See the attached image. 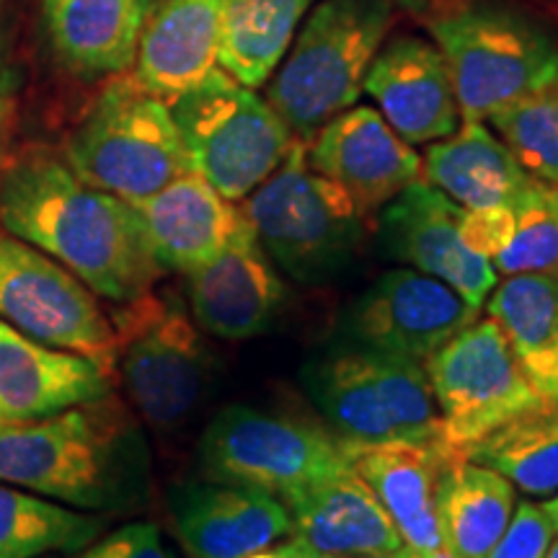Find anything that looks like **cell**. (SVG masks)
I'll return each instance as SVG.
<instances>
[{
	"mask_svg": "<svg viewBox=\"0 0 558 558\" xmlns=\"http://www.w3.org/2000/svg\"><path fill=\"white\" fill-rule=\"evenodd\" d=\"M0 226L117 305L148 295L166 275L135 205L88 186L47 148H26L3 166Z\"/></svg>",
	"mask_w": 558,
	"mask_h": 558,
	"instance_id": "1",
	"label": "cell"
},
{
	"mask_svg": "<svg viewBox=\"0 0 558 558\" xmlns=\"http://www.w3.org/2000/svg\"><path fill=\"white\" fill-rule=\"evenodd\" d=\"M0 481L86 512H117L143 494L148 448L109 393L32 422H0Z\"/></svg>",
	"mask_w": 558,
	"mask_h": 558,
	"instance_id": "2",
	"label": "cell"
},
{
	"mask_svg": "<svg viewBox=\"0 0 558 558\" xmlns=\"http://www.w3.org/2000/svg\"><path fill=\"white\" fill-rule=\"evenodd\" d=\"M241 213L269 259L303 284L337 282L367 239V215L341 186L313 171L308 145L300 140L243 199Z\"/></svg>",
	"mask_w": 558,
	"mask_h": 558,
	"instance_id": "3",
	"label": "cell"
},
{
	"mask_svg": "<svg viewBox=\"0 0 558 558\" xmlns=\"http://www.w3.org/2000/svg\"><path fill=\"white\" fill-rule=\"evenodd\" d=\"M303 383L349 445L458 450L445 435L442 414L418 362L341 341L303 369Z\"/></svg>",
	"mask_w": 558,
	"mask_h": 558,
	"instance_id": "4",
	"label": "cell"
},
{
	"mask_svg": "<svg viewBox=\"0 0 558 558\" xmlns=\"http://www.w3.org/2000/svg\"><path fill=\"white\" fill-rule=\"evenodd\" d=\"M393 0H318L267 88V104L300 143L354 107L383 47Z\"/></svg>",
	"mask_w": 558,
	"mask_h": 558,
	"instance_id": "5",
	"label": "cell"
},
{
	"mask_svg": "<svg viewBox=\"0 0 558 558\" xmlns=\"http://www.w3.org/2000/svg\"><path fill=\"white\" fill-rule=\"evenodd\" d=\"M450 68L460 120L488 122L558 73V45L538 21L505 3L463 0L429 21Z\"/></svg>",
	"mask_w": 558,
	"mask_h": 558,
	"instance_id": "6",
	"label": "cell"
},
{
	"mask_svg": "<svg viewBox=\"0 0 558 558\" xmlns=\"http://www.w3.org/2000/svg\"><path fill=\"white\" fill-rule=\"evenodd\" d=\"M65 163L88 186L128 202L148 199L192 171L171 107L135 73L96 96L68 135Z\"/></svg>",
	"mask_w": 558,
	"mask_h": 558,
	"instance_id": "7",
	"label": "cell"
},
{
	"mask_svg": "<svg viewBox=\"0 0 558 558\" xmlns=\"http://www.w3.org/2000/svg\"><path fill=\"white\" fill-rule=\"evenodd\" d=\"M190 169L230 202L246 199L295 143L277 111L222 68L169 104Z\"/></svg>",
	"mask_w": 558,
	"mask_h": 558,
	"instance_id": "8",
	"label": "cell"
},
{
	"mask_svg": "<svg viewBox=\"0 0 558 558\" xmlns=\"http://www.w3.org/2000/svg\"><path fill=\"white\" fill-rule=\"evenodd\" d=\"M117 333L114 373L132 407L160 432L177 429L202 407L213 362L199 326L177 300L156 292L120 305L111 318Z\"/></svg>",
	"mask_w": 558,
	"mask_h": 558,
	"instance_id": "9",
	"label": "cell"
},
{
	"mask_svg": "<svg viewBox=\"0 0 558 558\" xmlns=\"http://www.w3.org/2000/svg\"><path fill=\"white\" fill-rule=\"evenodd\" d=\"M199 463L209 481L279 494L349 471L344 439L331 432L251 407H226L199 439Z\"/></svg>",
	"mask_w": 558,
	"mask_h": 558,
	"instance_id": "10",
	"label": "cell"
},
{
	"mask_svg": "<svg viewBox=\"0 0 558 558\" xmlns=\"http://www.w3.org/2000/svg\"><path fill=\"white\" fill-rule=\"evenodd\" d=\"M0 318L39 344L114 375L117 333L99 295L50 254L0 226Z\"/></svg>",
	"mask_w": 558,
	"mask_h": 558,
	"instance_id": "11",
	"label": "cell"
},
{
	"mask_svg": "<svg viewBox=\"0 0 558 558\" xmlns=\"http://www.w3.org/2000/svg\"><path fill=\"white\" fill-rule=\"evenodd\" d=\"M452 448L465 452L543 396L497 320L476 318L422 362Z\"/></svg>",
	"mask_w": 558,
	"mask_h": 558,
	"instance_id": "12",
	"label": "cell"
},
{
	"mask_svg": "<svg viewBox=\"0 0 558 558\" xmlns=\"http://www.w3.org/2000/svg\"><path fill=\"white\" fill-rule=\"evenodd\" d=\"M478 318V308L424 271L388 269L341 318V341L418 362Z\"/></svg>",
	"mask_w": 558,
	"mask_h": 558,
	"instance_id": "13",
	"label": "cell"
},
{
	"mask_svg": "<svg viewBox=\"0 0 558 558\" xmlns=\"http://www.w3.org/2000/svg\"><path fill=\"white\" fill-rule=\"evenodd\" d=\"M463 207L427 179H416L380 209L378 241L386 259L439 279L481 311L499 282L494 264L460 239Z\"/></svg>",
	"mask_w": 558,
	"mask_h": 558,
	"instance_id": "14",
	"label": "cell"
},
{
	"mask_svg": "<svg viewBox=\"0 0 558 558\" xmlns=\"http://www.w3.org/2000/svg\"><path fill=\"white\" fill-rule=\"evenodd\" d=\"M305 145L313 171L341 186L365 215L422 179L418 153L373 107H349Z\"/></svg>",
	"mask_w": 558,
	"mask_h": 558,
	"instance_id": "15",
	"label": "cell"
},
{
	"mask_svg": "<svg viewBox=\"0 0 558 558\" xmlns=\"http://www.w3.org/2000/svg\"><path fill=\"white\" fill-rule=\"evenodd\" d=\"M184 279L194 324L226 341H246L267 331L288 295L248 220L215 259L186 271Z\"/></svg>",
	"mask_w": 558,
	"mask_h": 558,
	"instance_id": "16",
	"label": "cell"
},
{
	"mask_svg": "<svg viewBox=\"0 0 558 558\" xmlns=\"http://www.w3.org/2000/svg\"><path fill=\"white\" fill-rule=\"evenodd\" d=\"M362 90L409 145H427L460 128L450 68L437 45L401 34L369 62Z\"/></svg>",
	"mask_w": 558,
	"mask_h": 558,
	"instance_id": "17",
	"label": "cell"
},
{
	"mask_svg": "<svg viewBox=\"0 0 558 558\" xmlns=\"http://www.w3.org/2000/svg\"><path fill=\"white\" fill-rule=\"evenodd\" d=\"M171 512L192 558H246L292 535L288 509L275 494L226 481L173 488Z\"/></svg>",
	"mask_w": 558,
	"mask_h": 558,
	"instance_id": "18",
	"label": "cell"
},
{
	"mask_svg": "<svg viewBox=\"0 0 558 558\" xmlns=\"http://www.w3.org/2000/svg\"><path fill=\"white\" fill-rule=\"evenodd\" d=\"M347 458L373 488L403 546L418 558H450L439 533V488L458 450L418 445H349Z\"/></svg>",
	"mask_w": 558,
	"mask_h": 558,
	"instance_id": "19",
	"label": "cell"
},
{
	"mask_svg": "<svg viewBox=\"0 0 558 558\" xmlns=\"http://www.w3.org/2000/svg\"><path fill=\"white\" fill-rule=\"evenodd\" d=\"M277 499L290 514V538L318 554L357 558L403 546L388 512L354 469L295 486Z\"/></svg>",
	"mask_w": 558,
	"mask_h": 558,
	"instance_id": "20",
	"label": "cell"
},
{
	"mask_svg": "<svg viewBox=\"0 0 558 558\" xmlns=\"http://www.w3.org/2000/svg\"><path fill=\"white\" fill-rule=\"evenodd\" d=\"M111 393V375L0 318V422H32Z\"/></svg>",
	"mask_w": 558,
	"mask_h": 558,
	"instance_id": "21",
	"label": "cell"
},
{
	"mask_svg": "<svg viewBox=\"0 0 558 558\" xmlns=\"http://www.w3.org/2000/svg\"><path fill=\"white\" fill-rule=\"evenodd\" d=\"M132 205L143 220L160 269L179 275L215 259L246 222L241 207L222 197L194 171Z\"/></svg>",
	"mask_w": 558,
	"mask_h": 558,
	"instance_id": "22",
	"label": "cell"
},
{
	"mask_svg": "<svg viewBox=\"0 0 558 558\" xmlns=\"http://www.w3.org/2000/svg\"><path fill=\"white\" fill-rule=\"evenodd\" d=\"M222 0H163L145 19L135 78L166 104L218 68Z\"/></svg>",
	"mask_w": 558,
	"mask_h": 558,
	"instance_id": "23",
	"label": "cell"
},
{
	"mask_svg": "<svg viewBox=\"0 0 558 558\" xmlns=\"http://www.w3.org/2000/svg\"><path fill=\"white\" fill-rule=\"evenodd\" d=\"M52 50L83 78L120 75L135 62L148 0H41Z\"/></svg>",
	"mask_w": 558,
	"mask_h": 558,
	"instance_id": "24",
	"label": "cell"
},
{
	"mask_svg": "<svg viewBox=\"0 0 558 558\" xmlns=\"http://www.w3.org/2000/svg\"><path fill=\"white\" fill-rule=\"evenodd\" d=\"M422 173L463 209L512 205L533 181L497 132L488 130L486 122L471 120L429 145Z\"/></svg>",
	"mask_w": 558,
	"mask_h": 558,
	"instance_id": "25",
	"label": "cell"
},
{
	"mask_svg": "<svg viewBox=\"0 0 558 558\" xmlns=\"http://www.w3.org/2000/svg\"><path fill=\"white\" fill-rule=\"evenodd\" d=\"M518 507L505 476L469 458L452 460L439 488V533L450 558H486Z\"/></svg>",
	"mask_w": 558,
	"mask_h": 558,
	"instance_id": "26",
	"label": "cell"
},
{
	"mask_svg": "<svg viewBox=\"0 0 558 558\" xmlns=\"http://www.w3.org/2000/svg\"><path fill=\"white\" fill-rule=\"evenodd\" d=\"M316 0H222L218 68L259 88L288 54L300 21Z\"/></svg>",
	"mask_w": 558,
	"mask_h": 558,
	"instance_id": "27",
	"label": "cell"
},
{
	"mask_svg": "<svg viewBox=\"0 0 558 558\" xmlns=\"http://www.w3.org/2000/svg\"><path fill=\"white\" fill-rule=\"evenodd\" d=\"M465 458L533 497L558 492V401L543 399L465 450Z\"/></svg>",
	"mask_w": 558,
	"mask_h": 558,
	"instance_id": "28",
	"label": "cell"
},
{
	"mask_svg": "<svg viewBox=\"0 0 558 558\" xmlns=\"http://www.w3.org/2000/svg\"><path fill=\"white\" fill-rule=\"evenodd\" d=\"M107 520L0 481V558L78 554L99 541Z\"/></svg>",
	"mask_w": 558,
	"mask_h": 558,
	"instance_id": "29",
	"label": "cell"
},
{
	"mask_svg": "<svg viewBox=\"0 0 558 558\" xmlns=\"http://www.w3.org/2000/svg\"><path fill=\"white\" fill-rule=\"evenodd\" d=\"M484 305L522 362L538 357L558 339V275H507L494 284Z\"/></svg>",
	"mask_w": 558,
	"mask_h": 558,
	"instance_id": "30",
	"label": "cell"
},
{
	"mask_svg": "<svg viewBox=\"0 0 558 558\" xmlns=\"http://www.w3.org/2000/svg\"><path fill=\"white\" fill-rule=\"evenodd\" d=\"M488 124L530 177L558 186V73L488 117Z\"/></svg>",
	"mask_w": 558,
	"mask_h": 558,
	"instance_id": "31",
	"label": "cell"
},
{
	"mask_svg": "<svg viewBox=\"0 0 558 558\" xmlns=\"http://www.w3.org/2000/svg\"><path fill=\"white\" fill-rule=\"evenodd\" d=\"M509 241L492 259L497 275H558V186L533 177L527 190L509 205Z\"/></svg>",
	"mask_w": 558,
	"mask_h": 558,
	"instance_id": "32",
	"label": "cell"
},
{
	"mask_svg": "<svg viewBox=\"0 0 558 558\" xmlns=\"http://www.w3.org/2000/svg\"><path fill=\"white\" fill-rule=\"evenodd\" d=\"M556 530L541 505L520 501L501 538L486 558H546Z\"/></svg>",
	"mask_w": 558,
	"mask_h": 558,
	"instance_id": "33",
	"label": "cell"
},
{
	"mask_svg": "<svg viewBox=\"0 0 558 558\" xmlns=\"http://www.w3.org/2000/svg\"><path fill=\"white\" fill-rule=\"evenodd\" d=\"M78 558H177L163 546L160 530L150 522H132L94 541Z\"/></svg>",
	"mask_w": 558,
	"mask_h": 558,
	"instance_id": "34",
	"label": "cell"
},
{
	"mask_svg": "<svg viewBox=\"0 0 558 558\" xmlns=\"http://www.w3.org/2000/svg\"><path fill=\"white\" fill-rule=\"evenodd\" d=\"M13 104H16V70L11 65L9 47L0 34V171L5 160V140H9Z\"/></svg>",
	"mask_w": 558,
	"mask_h": 558,
	"instance_id": "35",
	"label": "cell"
},
{
	"mask_svg": "<svg viewBox=\"0 0 558 558\" xmlns=\"http://www.w3.org/2000/svg\"><path fill=\"white\" fill-rule=\"evenodd\" d=\"M525 369L541 396H548V399L558 401V347L556 344L548 347L546 352H541L538 357L527 360Z\"/></svg>",
	"mask_w": 558,
	"mask_h": 558,
	"instance_id": "36",
	"label": "cell"
},
{
	"mask_svg": "<svg viewBox=\"0 0 558 558\" xmlns=\"http://www.w3.org/2000/svg\"><path fill=\"white\" fill-rule=\"evenodd\" d=\"M246 558H337V556L318 554V550L308 548L305 543H300L295 538H284L282 543H275V546L256 550V554H251Z\"/></svg>",
	"mask_w": 558,
	"mask_h": 558,
	"instance_id": "37",
	"label": "cell"
},
{
	"mask_svg": "<svg viewBox=\"0 0 558 558\" xmlns=\"http://www.w3.org/2000/svg\"><path fill=\"white\" fill-rule=\"evenodd\" d=\"M393 3H399L403 11L411 13V16L424 19L429 24V21L439 16V13L456 9L463 0H393Z\"/></svg>",
	"mask_w": 558,
	"mask_h": 558,
	"instance_id": "38",
	"label": "cell"
},
{
	"mask_svg": "<svg viewBox=\"0 0 558 558\" xmlns=\"http://www.w3.org/2000/svg\"><path fill=\"white\" fill-rule=\"evenodd\" d=\"M543 512L548 514V520H550V525H554V530L558 533V492L554 494V497H550L548 501H543Z\"/></svg>",
	"mask_w": 558,
	"mask_h": 558,
	"instance_id": "39",
	"label": "cell"
},
{
	"mask_svg": "<svg viewBox=\"0 0 558 558\" xmlns=\"http://www.w3.org/2000/svg\"><path fill=\"white\" fill-rule=\"evenodd\" d=\"M357 558H418V556L411 548L401 546L396 550H386V554H369V556H357Z\"/></svg>",
	"mask_w": 558,
	"mask_h": 558,
	"instance_id": "40",
	"label": "cell"
},
{
	"mask_svg": "<svg viewBox=\"0 0 558 558\" xmlns=\"http://www.w3.org/2000/svg\"><path fill=\"white\" fill-rule=\"evenodd\" d=\"M546 558H558V533L554 535V541H550V546H548V554H546Z\"/></svg>",
	"mask_w": 558,
	"mask_h": 558,
	"instance_id": "41",
	"label": "cell"
},
{
	"mask_svg": "<svg viewBox=\"0 0 558 558\" xmlns=\"http://www.w3.org/2000/svg\"><path fill=\"white\" fill-rule=\"evenodd\" d=\"M554 344H556V347H558V339H556V341H554ZM554 344H550V347H554Z\"/></svg>",
	"mask_w": 558,
	"mask_h": 558,
	"instance_id": "42",
	"label": "cell"
},
{
	"mask_svg": "<svg viewBox=\"0 0 558 558\" xmlns=\"http://www.w3.org/2000/svg\"><path fill=\"white\" fill-rule=\"evenodd\" d=\"M0 3H3V0H0Z\"/></svg>",
	"mask_w": 558,
	"mask_h": 558,
	"instance_id": "43",
	"label": "cell"
}]
</instances>
